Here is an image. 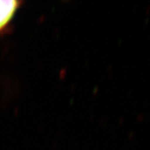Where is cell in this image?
<instances>
[{"instance_id":"cell-1","label":"cell","mask_w":150,"mask_h":150,"mask_svg":"<svg viewBox=\"0 0 150 150\" xmlns=\"http://www.w3.org/2000/svg\"><path fill=\"white\" fill-rule=\"evenodd\" d=\"M19 4L15 0H0V31L10 21Z\"/></svg>"}]
</instances>
